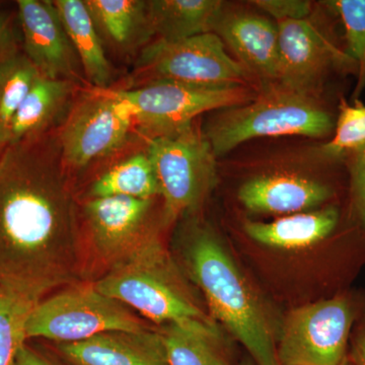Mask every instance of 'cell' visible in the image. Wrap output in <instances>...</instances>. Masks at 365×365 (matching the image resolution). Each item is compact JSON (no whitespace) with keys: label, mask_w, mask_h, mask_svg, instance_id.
<instances>
[{"label":"cell","mask_w":365,"mask_h":365,"mask_svg":"<svg viewBox=\"0 0 365 365\" xmlns=\"http://www.w3.org/2000/svg\"><path fill=\"white\" fill-rule=\"evenodd\" d=\"M64 167L44 136L0 155V287L36 302L78 283L83 267Z\"/></svg>","instance_id":"1"},{"label":"cell","mask_w":365,"mask_h":365,"mask_svg":"<svg viewBox=\"0 0 365 365\" xmlns=\"http://www.w3.org/2000/svg\"><path fill=\"white\" fill-rule=\"evenodd\" d=\"M178 248L182 272L202 292L213 321L246 348L255 365H280L267 312L220 235L190 218Z\"/></svg>","instance_id":"2"},{"label":"cell","mask_w":365,"mask_h":365,"mask_svg":"<svg viewBox=\"0 0 365 365\" xmlns=\"http://www.w3.org/2000/svg\"><path fill=\"white\" fill-rule=\"evenodd\" d=\"M95 287L158 325L180 324L218 330L215 322L201 309L188 278L158 235L110 267Z\"/></svg>","instance_id":"3"},{"label":"cell","mask_w":365,"mask_h":365,"mask_svg":"<svg viewBox=\"0 0 365 365\" xmlns=\"http://www.w3.org/2000/svg\"><path fill=\"white\" fill-rule=\"evenodd\" d=\"M248 104L227 108L205 129L215 157L257 137H323L333 128L332 118L311 97L276 85Z\"/></svg>","instance_id":"4"},{"label":"cell","mask_w":365,"mask_h":365,"mask_svg":"<svg viewBox=\"0 0 365 365\" xmlns=\"http://www.w3.org/2000/svg\"><path fill=\"white\" fill-rule=\"evenodd\" d=\"M163 199L165 223L197 212L217 184L215 155L208 139L193 124L150 139L146 150Z\"/></svg>","instance_id":"5"},{"label":"cell","mask_w":365,"mask_h":365,"mask_svg":"<svg viewBox=\"0 0 365 365\" xmlns=\"http://www.w3.org/2000/svg\"><path fill=\"white\" fill-rule=\"evenodd\" d=\"M150 327L119 300L98 292L95 284L69 285L41 299L31 312L26 338L79 342L111 331L138 332Z\"/></svg>","instance_id":"6"},{"label":"cell","mask_w":365,"mask_h":365,"mask_svg":"<svg viewBox=\"0 0 365 365\" xmlns=\"http://www.w3.org/2000/svg\"><path fill=\"white\" fill-rule=\"evenodd\" d=\"M121 93L133 110L136 128L148 140L181 130L202 113L248 104L255 98L242 83L204 85L163 78Z\"/></svg>","instance_id":"7"},{"label":"cell","mask_w":365,"mask_h":365,"mask_svg":"<svg viewBox=\"0 0 365 365\" xmlns=\"http://www.w3.org/2000/svg\"><path fill=\"white\" fill-rule=\"evenodd\" d=\"M135 118L121 90L93 88L72 105L59 134L66 167L83 169L121 150L130 138Z\"/></svg>","instance_id":"8"},{"label":"cell","mask_w":365,"mask_h":365,"mask_svg":"<svg viewBox=\"0 0 365 365\" xmlns=\"http://www.w3.org/2000/svg\"><path fill=\"white\" fill-rule=\"evenodd\" d=\"M356 317V306L345 295L294 309L278 338L280 365H340Z\"/></svg>","instance_id":"9"},{"label":"cell","mask_w":365,"mask_h":365,"mask_svg":"<svg viewBox=\"0 0 365 365\" xmlns=\"http://www.w3.org/2000/svg\"><path fill=\"white\" fill-rule=\"evenodd\" d=\"M137 66L155 79L204 85L244 83L249 74L227 54L215 33L178 41L158 39L141 50Z\"/></svg>","instance_id":"10"},{"label":"cell","mask_w":365,"mask_h":365,"mask_svg":"<svg viewBox=\"0 0 365 365\" xmlns=\"http://www.w3.org/2000/svg\"><path fill=\"white\" fill-rule=\"evenodd\" d=\"M153 199L111 196L91 198L83 213L91 244L109 265L120 263L155 237L150 225Z\"/></svg>","instance_id":"11"},{"label":"cell","mask_w":365,"mask_h":365,"mask_svg":"<svg viewBox=\"0 0 365 365\" xmlns=\"http://www.w3.org/2000/svg\"><path fill=\"white\" fill-rule=\"evenodd\" d=\"M19 19L26 57L48 78L78 83L81 63L50 0H19Z\"/></svg>","instance_id":"12"},{"label":"cell","mask_w":365,"mask_h":365,"mask_svg":"<svg viewBox=\"0 0 365 365\" xmlns=\"http://www.w3.org/2000/svg\"><path fill=\"white\" fill-rule=\"evenodd\" d=\"M277 85L311 97L339 52L311 21H280Z\"/></svg>","instance_id":"13"},{"label":"cell","mask_w":365,"mask_h":365,"mask_svg":"<svg viewBox=\"0 0 365 365\" xmlns=\"http://www.w3.org/2000/svg\"><path fill=\"white\" fill-rule=\"evenodd\" d=\"M71 365H170L162 335L155 329L111 331L88 339L58 344Z\"/></svg>","instance_id":"14"},{"label":"cell","mask_w":365,"mask_h":365,"mask_svg":"<svg viewBox=\"0 0 365 365\" xmlns=\"http://www.w3.org/2000/svg\"><path fill=\"white\" fill-rule=\"evenodd\" d=\"M215 33L230 46L249 73L266 81L277 79V25L257 14L225 11Z\"/></svg>","instance_id":"15"},{"label":"cell","mask_w":365,"mask_h":365,"mask_svg":"<svg viewBox=\"0 0 365 365\" xmlns=\"http://www.w3.org/2000/svg\"><path fill=\"white\" fill-rule=\"evenodd\" d=\"M332 195V189L323 182L294 175L254 178L237 194L251 212L287 215L319 207Z\"/></svg>","instance_id":"16"},{"label":"cell","mask_w":365,"mask_h":365,"mask_svg":"<svg viewBox=\"0 0 365 365\" xmlns=\"http://www.w3.org/2000/svg\"><path fill=\"white\" fill-rule=\"evenodd\" d=\"M339 222L334 206L282 216L273 222H246V235L262 246L299 250L314 246L332 234Z\"/></svg>","instance_id":"17"},{"label":"cell","mask_w":365,"mask_h":365,"mask_svg":"<svg viewBox=\"0 0 365 365\" xmlns=\"http://www.w3.org/2000/svg\"><path fill=\"white\" fill-rule=\"evenodd\" d=\"M76 86L74 81L48 78L40 74L14 114L7 145L44 136L71 102Z\"/></svg>","instance_id":"18"},{"label":"cell","mask_w":365,"mask_h":365,"mask_svg":"<svg viewBox=\"0 0 365 365\" xmlns=\"http://www.w3.org/2000/svg\"><path fill=\"white\" fill-rule=\"evenodd\" d=\"M81 69L93 88H110L113 67L85 0H54Z\"/></svg>","instance_id":"19"},{"label":"cell","mask_w":365,"mask_h":365,"mask_svg":"<svg viewBox=\"0 0 365 365\" xmlns=\"http://www.w3.org/2000/svg\"><path fill=\"white\" fill-rule=\"evenodd\" d=\"M225 11L220 0H150L148 20L158 39L178 41L215 33Z\"/></svg>","instance_id":"20"},{"label":"cell","mask_w":365,"mask_h":365,"mask_svg":"<svg viewBox=\"0 0 365 365\" xmlns=\"http://www.w3.org/2000/svg\"><path fill=\"white\" fill-rule=\"evenodd\" d=\"M103 42L130 50L153 37L144 0H85Z\"/></svg>","instance_id":"21"},{"label":"cell","mask_w":365,"mask_h":365,"mask_svg":"<svg viewBox=\"0 0 365 365\" xmlns=\"http://www.w3.org/2000/svg\"><path fill=\"white\" fill-rule=\"evenodd\" d=\"M158 331L170 365H232L220 347L218 330L167 324Z\"/></svg>","instance_id":"22"},{"label":"cell","mask_w":365,"mask_h":365,"mask_svg":"<svg viewBox=\"0 0 365 365\" xmlns=\"http://www.w3.org/2000/svg\"><path fill=\"white\" fill-rule=\"evenodd\" d=\"M40 76L23 50L14 44L0 53V146L6 148L16 111Z\"/></svg>","instance_id":"23"},{"label":"cell","mask_w":365,"mask_h":365,"mask_svg":"<svg viewBox=\"0 0 365 365\" xmlns=\"http://www.w3.org/2000/svg\"><path fill=\"white\" fill-rule=\"evenodd\" d=\"M162 195L157 173L148 153H136L108 170L91 185V198L125 196L153 199Z\"/></svg>","instance_id":"24"},{"label":"cell","mask_w":365,"mask_h":365,"mask_svg":"<svg viewBox=\"0 0 365 365\" xmlns=\"http://www.w3.org/2000/svg\"><path fill=\"white\" fill-rule=\"evenodd\" d=\"M38 302L0 287V365H14L26 339L29 316Z\"/></svg>","instance_id":"25"},{"label":"cell","mask_w":365,"mask_h":365,"mask_svg":"<svg viewBox=\"0 0 365 365\" xmlns=\"http://www.w3.org/2000/svg\"><path fill=\"white\" fill-rule=\"evenodd\" d=\"M324 4L339 14L344 24L346 55L359 67V81L354 91L357 98L365 86V0H331Z\"/></svg>","instance_id":"26"},{"label":"cell","mask_w":365,"mask_h":365,"mask_svg":"<svg viewBox=\"0 0 365 365\" xmlns=\"http://www.w3.org/2000/svg\"><path fill=\"white\" fill-rule=\"evenodd\" d=\"M365 145V105L356 101L353 106L343 101L336 124L335 136L324 146L327 155H339Z\"/></svg>","instance_id":"27"},{"label":"cell","mask_w":365,"mask_h":365,"mask_svg":"<svg viewBox=\"0 0 365 365\" xmlns=\"http://www.w3.org/2000/svg\"><path fill=\"white\" fill-rule=\"evenodd\" d=\"M350 165V190L353 210L365 232V145L353 151Z\"/></svg>","instance_id":"28"},{"label":"cell","mask_w":365,"mask_h":365,"mask_svg":"<svg viewBox=\"0 0 365 365\" xmlns=\"http://www.w3.org/2000/svg\"><path fill=\"white\" fill-rule=\"evenodd\" d=\"M254 6L280 21L306 20L312 4L307 0H256Z\"/></svg>","instance_id":"29"},{"label":"cell","mask_w":365,"mask_h":365,"mask_svg":"<svg viewBox=\"0 0 365 365\" xmlns=\"http://www.w3.org/2000/svg\"><path fill=\"white\" fill-rule=\"evenodd\" d=\"M347 357L354 365H365V314L351 333Z\"/></svg>","instance_id":"30"},{"label":"cell","mask_w":365,"mask_h":365,"mask_svg":"<svg viewBox=\"0 0 365 365\" xmlns=\"http://www.w3.org/2000/svg\"><path fill=\"white\" fill-rule=\"evenodd\" d=\"M14 365H57L51 359L46 357L38 350L34 349L30 345L25 344L21 346L16 355Z\"/></svg>","instance_id":"31"},{"label":"cell","mask_w":365,"mask_h":365,"mask_svg":"<svg viewBox=\"0 0 365 365\" xmlns=\"http://www.w3.org/2000/svg\"><path fill=\"white\" fill-rule=\"evenodd\" d=\"M13 44L11 31V16L6 11H0V53Z\"/></svg>","instance_id":"32"},{"label":"cell","mask_w":365,"mask_h":365,"mask_svg":"<svg viewBox=\"0 0 365 365\" xmlns=\"http://www.w3.org/2000/svg\"><path fill=\"white\" fill-rule=\"evenodd\" d=\"M340 365H354L352 364L351 361H350L349 359H348V357H346V359L344 360H343V362L342 364H341Z\"/></svg>","instance_id":"33"},{"label":"cell","mask_w":365,"mask_h":365,"mask_svg":"<svg viewBox=\"0 0 365 365\" xmlns=\"http://www.w3.org/2000/svg\"><path fill=\"white\" fill-rule=\"evenodd\" d=\"M237 365H255L253 361H249V360H245V361L241 362L240 364Z\"/></svg>","instance_id":"34"},{"label":"cell","mask_w":365,"mask_h":365,"mask_svg":"<svg viewBox=\"0 0 365 365\" xmlns=\"http://www.w3.org/2000/svg\"><path fill=\"white\" fill-rule=\"evenodd\" d=\"M2 151H4V150H2L1 146H0V155H1Z\"/></svg>","instance_id":"35"}]
</instances>
